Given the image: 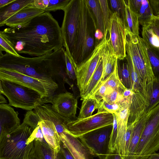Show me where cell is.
<instances>
[{"label":"cell","mask_w":159,"mask_h":159,"mask_svg":"<svg viewBox=\"0 0 159 159\" xmlns=\"http://www.w3.org/2000/svg\"><path fill=\"white\" fill-rule=\"evenodd\" d=\"M19 54L39 56L64 46L61 27L49 12L45 11L27 23L0 32Z\"/></svg>","instance_id":"cell-1"},{"label":"cell","mask_w":159,"mask_h":159,"mask_svg":"<svg viewBox=\"0 0 159 159\" xmlns=\"http://www.w3.org/2000/svg\"><path fill=\"white\" fill-rule=\"evenodd\" d=\"M65 50L63 47L32 57H17L6 52L0 56V68L15 71L38 80L45 87L48 99L58 88L53 77L61 73L66 67Z\"/></svg>","instance_id":"cell-2"},{"label":"cell","mask_w":159,"mask_h":159,"mask_svg":"<svg viewBox=\"0 0 159 159\" xmlns=\"http://www.w3.org/2000/svg\"><path fill=\"white\" fill-rule=\"evenodd\" d=\"M81 3L79 28L71 56L76 67L90 57L100 42L95 38L97 26L87 1L81 0Z\"/></svg>","instance_id":"cell-3"},{"label":"cell","mask_w":159,"mask_h":159,"mask_svg":"<svg viewBox=\"0 0 159 159\" xmlns=\"http://www.w3.org/2000/svg\"><path fill=\"white\" fill-rule=\"evenodd\" d=\"M125 48L126 54L131 57L148 100L152 93L153 83L156 80L144 41L139 35H133L126 29Z\"/></svg>","instance_id":"cell-4"},{"label":"cell","mask_w":159,"mask_h":159,"mask_svg":"<svg viewBox=\"0 0 159 159\" xmlns=\"http://www.w3.org/2000/svg\"><path fill=\"white\" fill-rule=\"evenodd\" d=\"M32 132L22 122L0 139V159H37L34 141L26 143Z\"/></svg>","instance_id":"cell-5"},{"label":"cell","mask_w":159,"mask_h":159,"mask_svg":"<svg viewBox=\"0 0 159 159\" xmlns=\"http://www.w3.org/2000/svg\"><path fill=\"white\" fill-rule=\"evenodd\" d=\"M0 93L7 98L10 106L27 111L46 103L47 100L32 89L5 80H0Z\"/></svg>","instance_id":"cell-6"},{"label":"cell","mask_w":159,"mask_h":159,"mask_svg":"<svg viewBox=\"0 0 159 159\" xmlns=\"http://www.w3.org/2000/svg\"><path fill=\"white\" fill-rule=\"evenodd\" d=\"M148 113L136 149V159H147L159 149V104Z\"/></svg>","instance_id":"cell-7"},{"label":"cell","mask_w":159,"mask_h":159,"mask_svg":"<svg viewBox=\"0 0 159 159\" xmlns=\"http://www.w3.org/2000/svg\"><path fill=\"white\" fill-rule=\"evenodd\" d=\"M81 10V0H70L63 10L64 16L61 27L62 35L64 47L71 60L79 28Z\"/></svg>","instance_id":"cell-8"},{"label":"cell","mask_w":159,"mask_h":159,"mask_svg":"<svg viewBox=\"0 0 159 159\" xmlns=\"http://www.w3.org/2000/svg\"><path fill=\"white\" fill-rule=\"evenodd\" d=\"M113 121V114L98 112L86 118L69 120L66 125L71 135L77 138L91 131L112 125Z\"/></svg>","instance_id":"cell-9"},{"label":"cell","mask_w":159,"mask_h":159,"mask_svg":"<svg viewBox=\"0 0 159 159\" xmlns=\"http://www.w3.org/2000/svg\"><path fill=\"white\" fill-rule=\"evenodd\" d=\"M107 127L101 128L77 138L80 142L100 159H104L109 153V143L112 130Z\"/></svg>","instance_id":"cell-10"},{"label":"cell","mask_w":159,"mask_h":159,"mask_svg":"<svg viewBox=\"0 0 159 159\" xmlns=\"http://www.w3.org/2000/svg\"><path fill=\"white\" fill-rule=\"evenodd\" d=\"M107 31L97 46L90 57L76 67L77 85L80 95L85 91L101 58L102 51L108 37Z\"/></svg>","instance_id":"cell-11"},{"label":"cell","mask_w":159,"mask_h":159,"mask_svg":"<svg viewBox=\"0 0 159 159\" xmlns=\"http://www.w3.org/2000/svg\"><path fill=\"white\" fill-rule=\"evenodd\" d=\"M126 29L125 24L119 15L117 13H113L107 29L109 39L115 55L120 60H124L126 57Z\"/></svg>","instance_id":"cell-12"},{"label":"cell","mask_w":159,"mask_h":159,"mask_svg":"<svg viewBox=\"0 0 159 159\" xmlns=\"http://www.w3.org/2000/svg\"><path fill=\"white\" fill-rule=\"evenodd\" d=\"M51 103L52 108L61 115L74 120L77 108V99L71 93L66 92L54 94L47 100L46 103Z\"/></svg>","instance_id":"cell-13"},{"label":"cell","mask_w":159,"mask_h":159,"mask_svg":"<svg viewBox=\"0 0 159 159\" xmlns=\"http://www.w3.org/2000/svg\"><path fill=\"white\" fill-rule=\"evenodd\" d=\"M0 80L12 81L32 89L48 98L46 89L38 80L15 71L0 68Z\"/></svg>","instance_id":"cell-14"},{"label":"cell","mask_w":159,"mask_h":159,"mask_svg":"<svg viewBox=\"0 0 159 159\" xmlns=\"http://www.w3.org/2000/svg\"><path fill=\"white\" fill-rule=\"evenodd\" d=\"M130 100L125 99L121 103L120 109L115 114L117 125L116 150L123 159L124 156L125 143L130 112Z\"/></svg>","instance_id":"cell-15"},{"label":"cell","mask_w":159,"mask_h":159,"mask_svg":"<svg viewBox=\"0 0 159 159\" xmlns=\"http://www.w3.org/2000/svg\"><path fill=\"white\" fill-rule=\"evenodd\" d=\"M18 115V112L8 104H0V139L20 125Z\"/></svg>","instance_id":"cell-16"},{"label":"cell","mask_w":159,"mask_h":159,"mask_svg":"<svg viewBox=\"0 0 159 159\" xmlns=\"http://www.w3.org/2000/svg\"><path fill=\"white\" fill-rule=\"evenodd\" d=\"M59 136L61 141L75 159H93L94 154L78 138L67 133H62Z\"/></svg>","instance_id":"cell-17"},{"label":"cell","mask_w":159,"mask_h":159,"mask_svg":"<svg viewBox=\"0 0 159 159\" xmlns=\"http://www.w3.org/2000/svg\"><path fill=\"white\" fill-rule=\"evenodd\" d=\"M31 112L41 129L46 143L57 151H60L61 140L54 123L50 120L41 119L33 110Z\"/></svg>","instance_id":"cell-18"},{"label":"cell","mask_w":159,"mask_h":159,"mask_svg":"<svg viewBox=\"0 0 159 159\" xmlns=\"http://www.w3.org/2000/svg\"><path fill=\"white\" fill-rule=\"evenodd\" d=\"M44 12L43 10L30 5L23 8L7 19L3 25H5L10 28H14L22 25Z\"/></svg>","instance_id":"cell-19"},{"label":"cell","mask_w":159,"mask_h":159,"mask_svg":"<svg viewBox=\"0 0 159 159\" xmlns=\"http://www.w3.org/2000/svg\"><path fill=\"white\" fill-rule=\"evenodd\" d=\"M101 57L103 67L101 81L102 85L114 71L118 58L114 53L108 37L102 51Z\"/></svg>","instance_id":"cell-20"},{"label":"cell","mask_w":159,"mask_h":159,"mask_svg":"<svg viewBox=\"0 0 159 159\" xmlns=\"http://www.w3.org/2000/svg\"><path fill=\"white\" fill-rule=\"evenodd\" d=\"M148 115V113L144 114L138 121L135 122L127 154L124 159H136V149Z\"/></svg>","instance_id":"cell-21"},{"label":"cell","mask_w":159,"mask_h":159,"mask_svg":"<svg viewBox=\"0 0 159 159\" xmlns=\"http://www.w3.org/2000/svg\"><path fill=\"white\" fill-rule=\"evenodd\" d=\"M102 62L101 57L84 93L80 95L83 100L94 96L101 85V79L102 73Z\"/></svg>","instance_id":"cell-22"},{"label":"cell","mask_w":159,"mask_h":159,"mask_svg":"<svg viewBox=\"0 0 159 159\" xmlns=\"http://www.w3.org/2000/svg\"><path fill=\"white\" fill-rule=\"evenodd\" d=\"M34 143L37 159H65L60 151L53 149L46 142L35 140Z\"/></svg>","instance_id":"cell-23"},{"label":"cell","mask_w":159,"mask_h":159,"mask_svg":"<svg viewBox=\"0 0 159 159\" xmlns=\"http://www.w3.org/2000/svg\"><path fill=\"white\" fill-rule=\"evenodd\" d=\"M34 0H15L7 6L0 9V26L5 21L24 7L31 4Z\"/></svg>","instance_id":"cell-24"},{"label":"cell","mask_w":159,"mask_h":159,"mask_svg":"<svg viewBox=\"0 0 159 159\" xmlns=\"http://www.w3.org/2000/svg\"><path fill=\"white\" fill-rule=\"evenodd\" d=\"M70 0H34L32 5L46 12L61 10L63 11Z\"/></svg>","instance_id":"cell-25"},{"label":"cell","mask_w":159,"mask_h":159,"mask_svg":"<svg viewBox=\"0 0 159 159\" xmlns=\"http://www.w3.org/2000/svg\"><path fill=\"white\" fill-rule=\"evenodd\" d=\"M101 104V101L95 97L83 100L78 118H84L92 116L96 109H98Z\"/></svg>","instance_id":"cell-26"},{"label":"cell","mask_w":159,"mask_h":159,"mask_svg":"<svg viewBox=\"0 0 159 159\" xmlns=\"http://www.w3.org/2000/svg\"><path fill=\"white\" fill-rule=\"evenodd\" d=\"M93 14L98 29L104 35L108 31L105 26L103 15L99 0H86Z\"/></svg>","instance_id":"cell-27"},{"label":"cell","mask_w":159,"mask_h":159,"mask_svg":"<svg viewBox=\"0 0 159 159\" xmlns=\"http://www.w3.org/2000/svg\"><path fill=\"white\" fill-rule=\"evenodd\" d=\"M125 58L127 61L129 69L132 83L131 90L134 93L143 95L147 103L146 93L135 69L131 57L129 55L126 54Z\"/></svg>","instance_id":"cell-28"},{"label":"cell","mask_w":159,"mask_h":159,"mask_svg":"<svg viewBox=\"0 0 159 159\" xmlns=\"http://www.w3.org/2000/svg\"><path fill=\"white\" fill-rule=\"evenodd\" d=\"M125 4V25L126 28L132 34L139 36V22L138 15L130 8L126 0Z\"/></svg>","instance_id":"cell-29"},{"label":"cell","mask_w":159,"mask_h":159,"mask_svg":"<svg viewBox=\"0 0 159 159\" xmlns=\"http://www.w3.org/2000/svg\"><path fill=\"white\" fill-rule=\"evenodd\" d=\"M139 24L143 27L148 26L154 16L148 0H142V3L138 12Z\"/></svg>","instance_id":"cell-30"},{"label":"cell","mask_w":159,"mask_h":159,"mask_svg":"<svg viewBox=\"0 0 159 159\" xmlns=\"http://www.w3.org/2000/svg\"><path fill=\"white\" fill-rule=\"evenodd\" d=\"M118 59L116 60L114 71L102 83L107 87L117 90L122 94L123 91L126 88L122 83L119 76L117 68Z\"/></svg>","instance_id":"cell-31"},{"label":"cell","mask_w":159,"mask_h":159,"mask_svg":"<svg viewBox=\"0 0 159 159\" xmlns=\"http://www.w3.org/2000/svg\"><path fill=\"white\" fill-rule=\"evenodd\" d=\"M117 68L119 76L122 83L126 88L131 89L132 83L129 69L126 59L125 61H123L120 64L118 59Z\"/></svg>","instance_id":"cell-32"},{"label":"cell","mask_w":159,"mask_h":159,"mask_svg":"<svg viewBox=\"0 0 159 159\" xmlns=\"http://www.w3.org/2000/svg\"><path fill=\"white\" fill-rule=\"evenodd\" d=\"M144 43L153 74L156 80L159 81V52Z\"/></svg>","instance_id":"cell-33"},{"label":"cell","mask_w":159,"mask_h":159,"mask_svg":"<svg viewBox=\"0 0 159 159\" xmlns=\"http://www.w3.org/2000/svg\"><path fill=\"white\" fill-rule=\"evenodd\" d=\"M109 2L112 13H117L125 24V1L124 0H110L109 1Z\"/></svg>","instance_id":"cell-34"},{"label":"cell","mask_w":159,"mask_h":159,"mask_svg":"<svg viewBox=\"0 0 159 159\" xmlns=\"http://www.w3.org/2000/svg\"><path fill=\"white\" fill-rule=\"evenodd\" d=\"M159 104V81L155 80L153 85L152 91L148 101L146 113Z\"/></svg>","instance_id":"cell-35"},{"label":"cell","mask_w":159,"mask_h":159,"mask_svg":"<svg viewBox=\"0 0 159 159\" xmlns=\"http://www.w3.org/2000/svg\"><path fill=\"white\" fill-rule=\"evenodd\" d=\"M3 51L16 57L21 56L16 52L8 39L0 32V54Z\"/></svg>","instance_id":"cell-36"},{"label":"cell","mask_w":159,"mask_h":159,"mask_svg":"<svg viewBox=\"0 0 159 159\" xmlns=\"http://www.w3.org/2000/svg\"><path fill=\"white\" fill-rule=\"evenodd\" d=\"M64 59L66 74L70 79L74 80L76 79V66L66 50L64 52Z\"/></svg>","instance_id":"cell-37"},{"label":"cell","mask_w":159,"mask_h":159,"mask_svg":"<svg viewBox=\"0 0 159 159\" xmlns=\"http://www.w3.org/2000/svg\"><path fill=\"white\" fill-rule=\"evenodd\" d=\"M114 121L110 135L109 143V152L112 153L116 150V146L117 136V125L115 114H113Z\"/></svg>","instance_id":"cell-38"},{"label":"cell","mask_w":159,"mask_h":159,"mask_svg":"<svg viewBox=\"0 0 159 159\" xmlns=\"http://www.w3.org/2000/svg\"><path fill=\"white\" fill-rule=\"evenodd\" d=\"M125 99L121 93L117 90L114 89L106 95L102 100H104L109 104H114L121 102Z\"/></svg>","instance_id":"cell-39"},{"label":"cell","mask_w":159,"mask_h":159,"mask_svg":"<svg viewBox=\"0 0 159 159\" xmlns=\"http://www.w3.org/2000/svg\"><path fill=\"white\" fill-rule=\"evenodd\" d=\"M122 102L119 103L110 104L107 103L104 100H102L101 106L98 110V112H107L112 114H115L120 109Z\"/></svg>","instance_id":"cell-40"},{"label":"cell","mask_w":159,"mask_h":159,"mask_svg":"<svg viewBox=\"0 0 159 159\" xmlns=\"http://www.w3.org/2000/svg\"><path fill=\"white\" fill-rule=\"evenodd\" d=\"M30 112L36 120L37 124V126L34 129H32V133L27 139L26 143L29 144L31 142L34 141L35 140H38L42 142H46L44 138L41 129L39 126L38 124L37 121L33 115L31 111H30Z\"/></svg>","instance_id":"cell-41"},{"label":"cell","mask_w":159,"mask_h":159,"mask_svg":"<svg viewBox=\"0 0 159 159\" xmlns=\"http://www.w3.org/2000/svg\"><path fill=\"white\" fill-rule=\"evenodd\" d=\"M99 2L104 21L106 30H107L109 21L112 14V12L110 9L107 0H99Z\"/></svg>","instance_id":"cell-42"},{"label":"cell","mask_w":159,"mask_h":159,"mask_svg":"<svg viewBox=\"0 0 159 159\" xmlns=\"http://www.w3.org/2000/svg\"><path fill=\"white\" fill-rule=\"evenodd\" d=\"M113 90L110 87H107L102 83L93 97H95L98 99L102 101L106 95Z\"/></svg>","instance_id":"cell-43"},{"label":"cell","mask_w":159,"mask_h":159,"mask_svg":"<svg viewBox=\"0 0 159 159\" xmlns=\"http://www.w3.org/2000/svg\"><path fill=\"white\" fill-rule=\"evenodd\" d=\"M135 122L128 124L125 143L124 156L123 159L126 157L128 150L129 142Z\"/></svg>","instance_id":"cell-44"},{"label":"cell","mask_w":159,"mask_h":159,"mask_svg":"<svg viewBox=\"0 0 159 159\" xmlns=\"http://www.w3.org/2000/svg\"><path fill=\"white\" fill-rule=\"evenodd\" d=\"M148 26L156 35L159 43V17L154 16Z\"/></svg>","instance_id":"cell-45"},{"label":"cell","mask_w":159,"mask_h":159,"mask_svg":"<svg viewBox=\"0 0 159 159\" xmlns=\"http://www.w3.org/2000/svg\"><path fill=\"white\" fill-rule=\"evenodd\" d=\"M126 2L130 9L138 15V12L142 3V0H128Z\"/></svg>","instance_id":"cell-46"},{"label":"cell","mask_w":159,"mask_h":159,"mask_svg":"<svg viewBox=\"0 0 159 159\" xmlns=\"http://www.w3.org/2000/svg\"><path fill=\"white\" fill-rule=\"evenodd\" d=\"M148 1L153 16L159 17V0H148Z\"/></svg>","instance_id":"cell-47"},{"label":"cell","mask_w":159,"mask_h":159,"mask_svg":"<svg viewBox=\"0 0 159 159\" xmlns=\"http://www.w3.org/2000/svg\"><path fill=\"white\" fill-rule=\"evenodd\" d=\"M60 151L65 159H75L69 150L61 141L60 143Z\"/></svg>","instance_id":"cell-48"},{"label":"cell","mask_w":159,"mask_h":159,"mask_svg":"<svg viewBox=\"0 0 159 159\" xmlns=\"http://www.w3.org/2000/svg\"><path fill=\"white\" fill-rule=\"evenodd\" d=\"M104 159H123V158L116 150L113 152H109Z\"/></svg>","instance_id":"cell-49"},{"label":"cell","mask_w":159,"mask_h":159,"mask_svg":"<svg viewBox=\"0 0 159 159\" xmlns=\"http://www.w3.org/2000/svg\"><path fill=\"white\" fill-rule=\"evenodd\" d=\"M134 93L131 89L126 88L123 91L122 95L124 98L130 100Z\"/></svg>","instance_id":"cell-50"},{"label":"cell","mask_w":159,"mask_h":159,"mask_svg":"<svg viewBox=\"0 0 159 159\" xmlns=\"http://www.w3.org/2000/svg\"><path fill=\"white\" fill-rule=\"evenodd\" d=\"M15 0H0V9L7 6Z\"/></svg>","instance_id":"cell-51"},{"label":"cell","mask_w":159,"mask_h":159,"mask_svg":"<svg viewBox=\"0 0 159 159\" xmlns=\"http://www.w3.org/2000/svg\"><path fill=\"white\" fill-rule=\"evenodd\" d=\"M147 159H159V154L155 153H153L150 155Z\"/></svg>","instance_id":"cell-52"},{"label":"cell","mask_w":159,"mask_h":159,"mask_svg":"<svg viewBox=\"0 0 159 159\" xmlns=\"http://www.w3.org/2000/svg\"><path fill=\"white\" fill-rule=\"evenodd\" d=\"M7 103V101L5 98L2 94L0 93V103L1 104H6Z\"/></svg>","instance_id":"cell-53"}]
</instances>
